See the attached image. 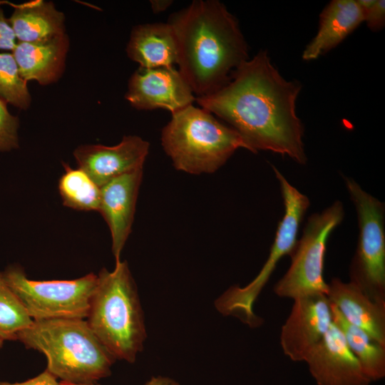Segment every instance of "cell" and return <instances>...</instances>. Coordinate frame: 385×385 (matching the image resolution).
Instances as JSON below:
<instances>
[{
	"label": "cell",
	"instance_id": "obj_1",
	"mask_svg": "<svg viewBox=\"0 0 385 385\" xmlns=\"http://www.w3.org/2000/svg\"><path fill=\"white\" fill-rule=\"evenodd\" d=\"M301 87L283 78L267 51L260 50L232 72L224 87L195 100L227 122L248 150H270L305 164L304 126L296 113Z\"/></svg>",
	"mask_w": 385,
	"mask_h": 385
},
{
	"label": "cell",
	"instance_id": "obj_2",
	"mask_svg": "<svg viewBox=\"0 0 385 385\" xmlns=\"http://www.w3.org/2000/svg\"><path fill=\"white\" fill-rule=\"evenodd\" d=\"M168 23L177 41L178 71L197 97L224 87L249 59L237 19L219 1H193Z\"/></svg>",
	"mask_w": 385,
	"mask_h": 385
},
{
	"label": "cell",
	"instance_id": "obj_3",
	"mask_svg": "<svg viewBox=\"0 0 385 385\" xmlns=\"http://www.w3.org/2000/svg\"><path fill=\"white\" fill-rule=\"evenodd\" d=\"M16 341L44 354L46 369L66 383L96 384L111 375L115 361L83 319L33 321Z\"/></svg>",
	"mask_w": 385,
	"mask_h": 385
},
{
	"label": "cell",
	"instance_id": "obj_4",
	"mask_svg": "<svg viewBox=\"0 0 385 385\" xmlns=\"http://www.w3.org/2000/svg\"><path fill=\"white\" fill-rule=\"evenodd\" d=\"M86 320L116 360L135 362L146 338L137 287L126 261L97 274Z\"/></svg>",
	"mask_w": 385,
	"mask_h": 385
},
{
	"label": "cell",
	"instance_id": "obj_5",
	"mask_svg": "<svg viewBox=\"0 0 385 385\" xmlns=\"http://www.w3.org/2000/svg\"><path fill=\"white\" fill-rule=\"evenodd\" d=\"M172 114L161 143L175 169L190 174L212 173L238 148L247 150L240 135L211 113L190 105Z\"/></svg>",
	"mask_w": 385,
	"mask_h": 385
},
{
	"label": "cell",
	"instance_id": "obj_6",
	"mask_svg": "<svg viewBox=\"0 0 385 385\" xmlns=\"http://www.w3.org/2000/svg\"><path fill=\"white\" fill-rule=\"evenodd\" d=\"M3 274L33 321L86 319L97 281L92 272L69 280H33L17 265Z\"/></svg>",
	"mask_w": 385,
	"mask_h": 385
},
{
	"label": "cell",
	"instance_id": "obj_7",
	"mask_svg": "<svg viewBox=\"0 0 385 385\" xmlns=\"http://www.w3.org/2000/svg\"><path fill=\"white\" fill-rule=\"evenodd\" d=\"M344 217L340 201L309 217L302 237L289 255L291 265L274 287L275 294L293 299L312 294H327L328 284L323 277L327 242Z\"/></svg>",
	"mask_w": 385,
	"mask_h": 385
},
{
	"label": "cell",
	"instance_id": "obj_8",
	"mask_svg": "<svg viewBox=\"0 0 385 385\" xmlns=\"http://www.w3.org/2000/svg\"><path fill=\"white\" fill-rule=\"evenodd\" d=\"M357 213L359 235L350 282L371 299L385 302V207L353 179L344 178Z\"/></svg>",
	"mask_w": 385,
	"mask_h": 385
},
{
	"label": "cell",
	"instance_id": "obj_9",
	"mask_svg": "<svg viewBox=\"0 0 385 385\" xmlns=\"http://www.w3.org/2000/svg\"><path fill=\"white\" fill-rule=\"evenodd\" d=\"M125 99L138 110L163 108L173 113L196 98L189 84L174 66L140 67L131 75Z\"/></svg>",
	"mask_w": 385,
	"mask_h": 385
},
{
	"label": "cell",
	"instance_id": "obj_10",
	"mask_svg": "<svg viewBox=\"0 0 385 385\" xmlns=\"http://www.w3.org/2000/svg\"><path fill=\"white\" fill-rule=\"evenodd\" d=\"M332 322V304L326 294L294 299L280 333L284 354L294 361H304L323 339Z\"/></svg>",
	"mask_w": 385,
	"mask_h": 385
},
{
	"label": "cell",
	"instance_id": "obj_11",
	"mask_svg": "<svg viewBox=\"0 0 385 385\" xmlns=\"http://www.w3.org/2000/svg\"><path fill=\"white\" fill-rule=\"evenodd\" d=\"M149 143L138 135H125L113 146L83 145L73 152L78 168L99 187L123 174L143 169Z\"/></svg>",
	"mask_w": 385,
	"mask_h": 385
},
{
	"label": "cell",
	"instance_id": "obj_12",
	"mask_svg": "<svg viewBox=\"0 0 385 385\" xmlns=\"http://www.w3.org/2000/svg\"><path fill=\"white\" fill-rule=\"evenodd\" d=\"M304 361L318 385H369L371 382L334 322Z\"/></svg>",
	"mask_w": 385,
	"mask_h": 385
},
{
	"label": "cell",
	"instance_id": "obj_13",
	"mask_svg": "<svg viewBox=\"0 0 385 385\" xmlns=\"http://www.w3.org/2000/svg\"><path fill=\"white\" fill-rule=\"evenodd\" d=\"M143 169L113 178L100 188L101 212L108 225L115 263L131 232Z\"/></svg>",
	"mask_w": 385,
	"mask_h": 385
},
{
	"label": "cell",
	"instance_id": "obj_14",
	"mask_svg": "<svg viewBox=\"0 0 385 385\" xmlns=\"http://www.w3.org/2000/svg\"><path fill=\"white\" fill-rule=\"evenodd\" d=\"M344 318L385 346V302L371 299L354 283L333 278L327 294Z\"/></svg>",
	"mask_w": 385,
	"mask_h": 385
},
{
	"label": "cell",
	"instance_id": "obj_15",
	"mask_svg": "<svg viewBox=\"0 0 385 385\" xmlns=\"http://www.w3.org/2000/svg\"><path fill=\"white\" fill-rule=\"evenodd\" d=\"M69 48L67 34L40 42H17L11 51L21 77L42 86L56 82L62 76Z\"/></svg>",
	"mask_w": 385,
	"mask_h": 385
},
{
	"label": "cell",
	"instance_id": "obj_16",
	"mask_svg": "<svg viewBox=\"0 0 385 385\" xmlns=\"http://www.w3.org/2000/svg\"><path fill=\"white\" fill-rule=\"evenodd\" d=\"M363 21V11L357 1H332L319 15V29L304 50L303 60L316 59L334 48Z\"/></svg>",
	"mask_w": 385,
	"mask_h": 385
},
{
	"label": "cell",
	"instance_id": "obj_17",
	"mask_svg": "<svg viewBox=\"0 0 385 385\" xmlns=\"http://www.w3.org/2000/svg\"><path fill=\"white\" fill-rule=\"evenodd\" d=\"M126 52L132 61L143 68L177 64L178 47L173 28L168 22L134 26Z\"/></svg>",
	"mask_w": 385,
	"mask_h": 385
},
{
	"label": "cell",
	"instance_id": "obj_18",
	"mask_svg": "<svg viewBox=\"0 0 385 385\" xmlns=\"http://www.w3.org/2000/svg\"><path fill=\"white\" fill-rule=\"evenodd\" d=\"M8 19L17 42L34 43L66 34L65 16L51 1L35 0L11 4Z\"/></svg>",
	"mask_w": 385,
	"mask_h": 385
},
{
	"label": "cell",
	"instance_id": "obj_19",
	"mask_svg": "<svg viewBox=\"0 0 385 385\" xmlns=\"http://www.w3.org/2000/svg\"><path fill=\"white\" fill-rule=\"evenodd\" d=\"M332 310L333 322L344 334L349 348L358 359L365 375L371 381L384 378L385 346L363 329L346 321L333 304Z\"/></svg>",
	"mask_w": 385,
	"mask_h": 385
},
{
	"label": "cell",
	"instance_id": "obj_20",
	"mask_svg": "<svg viewBox=\"0 0 385 385\" xmlns=\"http://www.w3.org/2000/svg\"><path fill=\"white\" fill-rule=\"evenodd\" d=\"M64 173L58 181V191L66 207L81 211H98L100 188L81 168L63 163Z\"/></svg>",
	"mask_w": 385,
	"mask_h": 385
},
{
	"label": "cell",
	"instance_id": "obj_21",
	"mask_svg": "<svg viewBox=\"0 0 385 385\" xmlns=\"http://www.w3.org/2000/svg\"><path fill=\"white\" fill-rule=\"evenodd\" d=\"M33 320L0 272V337L16 341L18 334Z\"/></svg>",
	"mask_w": 385,
	"mask_h": 385
},
{
	"label": "cell",
	"instance_id": "obj_22",
	"mask_svg": "<svg viewBox=\"0 0 385 385\" xmlns=\"http://www.w3.org/2000/svg\"><path fill=\"white\" fill-rule=\"evenodd\" d=\"M0 97L24 110L31 103L27 82L21 77L12 53L0 52Z\"/></svg>",
	"mask_w": 385,
	"mask_h": 385
},
{
	"label": "cell",
	"instance_id": "obj_23",
	"mask_svg": "<svg viewBox=\"0 0 385 385\" xmlns=\"http://www.w3.org/2000/svg\"><path fill=\"white\" fill-rule=\"evenodd\" d=\"M19 118L9 112L6 102L0 97V152L19 147Z\"/></svg>",
	"mask_w": 385,
	"mask_h": 385
},
{
	"label": "cell",
	"instance_id": "obj_24",
	"mask_svg": "<svg viewBox=\"0 0 385 385\" xmlns=\"http://www.w3.org/2000/svg\"><path fill=\"white\" fill-rule=\"evenodd\" d=\"M363 14L364 21L369 28L377 31L384 26L385 1L384 0H358Z\"/></svg>",
	"mask_w": 385,
	"mask_h": 385
},
{
	"label": "cell",
	"instance_id": "obj_25",
	"mask_svg": "<svg viewBox=\"0 0 385 385\" xmlns=\"http://www.w3.org/2000/svg\"><path fill=\"white\" fill-rule=\"evenodd\" d=\"M3 4L0 1V4ZM17 43L14 31L0 8V50L12 51Z\"/></svg>",
	"mask_w": 385,
	"mask_h": 385
},
{
	"label": "cell",
	"instance_id": "obj_26",
	"mask_svg": "<svg viewBox=\"0 0 385 385\" xmlns=\"http://www.w3.org/2000/svg\"><path fill=\"white\" fill-rule=\"evenodd\" d=\"M0 385H60L57 379L47 369L35 377L22 382L0 381Z\"/></svg>",
	"mask_w": 385,
	"mask_h": 385
},
{
	"label": "cell",
	"instance_id": "obj_27",
	"mask_svg": "<svg viewBox=\"0 0 385 385\" xmlns=\"http://www.w3.org/2000/svg\"><path fill=\"white\" fill-rule=\"evenodd\" d=\"M60 385H99L96 384H73L70 383H66L63 381H60ZM145 385H179L178 382L173 379L166 377V376H153Z\"/></svg>",
	"mask_w": 385,
	"mask_h": 385
},
{
	"label": "cell",
	"instance_id": "obj_28",
	"mask_svg": "<svg viewBox=\"0 0 385 385\" xmlns=\"http://www.w3.org/2000/svg\"><path fill=\"white\" fill-rule=\"evenodd\" d=\"M171 0H153L150 1L152 11L155 14L165 11L172 4Z\"/></svg>",
	"mask_w": 385,
	"mask_h": 385
},
{
	"label": "cell",
	"instance_id": "obj_29",
	"mask_svg": "<svg viewBox=\"0 0 385 385\" xmlns=\"http://www.w3.org/2000/svg\"><path fill=\"white\" fill-rule=\"evenodd\" d=\"M5 341L0 337V349H1V347L3 346V344H4V342Z\"/></svg>",
	"mask_w": 385,
	"mask_h": 385
}]
</instances>
